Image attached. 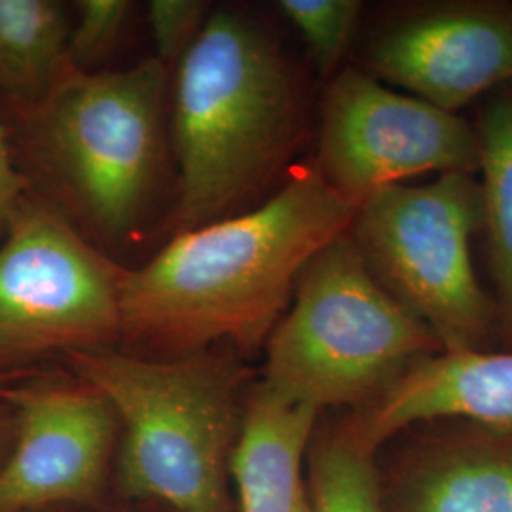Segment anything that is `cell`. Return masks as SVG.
<instances>
[{
	"label": "cell",
	"mask_w": 512,
	"mask_h": 512,
	"mask_svg": "<svg viewBox=\"0 0 512 512\" xmlns=\"http://www.w3.org/2000/svg\"><path fill=\"white\" fill-rule=\"evenodd\" d=\"M357 207L317 167L296 169L272 198L169 239L122 279L120 349L179 357L264 349L311 258L348 234Z\"/></svg>",
	"instance_id": "obj_1"
},
{
	"label": "cell",
	"mask_w": 512,
	"mask_h": 512,
	"mask_svg": "<svg viewBox=\"0 0 512 512\" xmlns=\"http://www.w3.org/2000/svg\"><path fill=\"white\" fill-rule=\"evenodd\" d=\"M61 366L97 389L120 420L114 501L238 512L232 461L256 376L236 349L179 357L97 349Z\"/></svg>",
	"instance_id": "obj_2"
},
{
	"label": "cell",
	"mask_w": 512,
	"mask_h": 512,
	"mask_svg": "<svg viewBox=\"0 0 512 512\" xmlns=\"http://www.w3.org/2000/svg\"><path fill=\"white\" fill-rule=\"evenodd\" d=\"M296 90L283 55L238 12L211 14L177 65L173 236L247 211L296 133Z\"/></svg>",
	"instance_id": "obj_3"
},
{
	"label": "cell",
	"mask_w": 512,
	"mask_h": 512,
	"mask_svg": "<svg viewBox=\"0 0 512 512\" xmlns=\"http://www.w3.org/2000/svg\"><path fill=\"white\" fill-rule=\"evenodd\" d=\"M167 82L169 67L156 57L122 71L69 69L23 116L31 162L110 245L139 232L160 181Z\"/></svg>",
	"instance_id": "obj_4"
},
{
	"label": "cell",
	"mask_w": 512,
	"mask_h": 512,
	"mask_svg": "<svg viewBox=\"0 0 512 512\" xmlns=\"http://www.w3.org/2000/svg\"><path fill=\"white\" fill-rule=\"evenodd\" d=\"M435 334L385 291L344 234L313 256L272 330L260 380L321 414L359 410L423 357Z\"/></svg>",
	"instance_id": "obj_5"
},
{
	"label": "cell",
	"mask_w": 512,
	"mask_h": 512,
	"mask_svg": "<svg viewBox=\"0 0 512 512\" xmlns=\"http://www.w3.org/2000/svg\"><path fill=\"white\" fill-rule=\"evenodd\" d=\"M124 274L63 209L27 192L0 239V376L120 348Z\"/></svg>",
	"instance_id": "obj_6"
},
{
	"label": "cell",
	"mask_w": 512,
	"mask_h": 512,
	"mask_svg": "<svg viewBox=\"0 0 512 512\" xmlns=\"http://www.w3.org/2000/svg\"><path fill=\"white\" fill-rule=\"evenodd\" d=\"M484 220L469 173L387 186L357 207L349 236L387 293L435 334L442 351L484 349L495 323L471 260Z\"/></svg>",
	"instance_id": "obj_7"
},
{
	"label": "cell",
	"mask_w": 512,
	"mask_h": 512,
	"mask_svg": "<svg viewBox=\"0 0 512 512\" xmlns=\"http://www.w3.org/2000/svg\"><path fill=\"white\" fill-rule=\"evenodd\" d=\"M315 167L359 207L374 192L421 173L475 175L480 139L458 114L346 69L332 80L323 103Z\"/></svg>",
	"instance_id": "obj_8"
},
{
	"label": "cell",
	"mask_w": 512,
	"mask_h": 512,
	"mask_svg": "<svg viewBox=\"0 0 512 512\" xmlns=\"http://www.w3.org/2000/svg\"><path fill=\"white\" fill-rule=\"evenodd\" d=\"M6 401L18 427L0 467V512L107 511L120 444L109 401L63 366L21 378Z\"/></svg>",
	"instance_id": "obj_9"
},
{
	"label": "cell",
	"mask_w": 512,
	"mask_h": 512,
	"mask_svg": "<svg viewBox=\"0 0 512 512\" xmlns=\"http://www.w3.org/2000/svg\"><path fill=\"white\" fill-rule=\"evenodd\" d=\"M387 82L448 112L512 80V6L461 4L408 16L370 44Z\"/></svg>",
	"instance_id": "obj_10"
},
{
	"label": "cell",
	"mask_w": 512,
	"mask_h": 512,
	"mask_svg": "<svg viewBox=\"0 0 512 512\" xmlns=\"http://www.w3.org/2000/svg\"><path fill=\"white\" fill-rule=\"evenodd\" d=\"M384 512H512V429L437 421L378 463Z\"/></svg>",
	"instance_id": "obj_11"
},
{
	"label": "cell",
	"mask_w": 512,
	"mask_h": 512,
	"mask_svg": "<svg viewBox=\"0 0 512 512\" xmlns=\"http://www.w3.org/2000/svg\"><path fill=\"white\" fill-rule=\"evenodd\" d=\"M342 421L374 456L421 423L469 421L512 429V351L461 349L423 357Z\"/></svg>",
	"instance_id": "obj_12"
},
{
	"label": "cell",
	"mask_w": 512,
	"mask_h": 512,
	"mask_svg": "<svg viewBox=\"0 0 512 512\" xmlns=\"http://www.w3.org/2000/svg\"><path fill=\"white\" fill-rule=\"evenodd\" d=\"M321 416L256 378L232 461L236 511L311 512L306 454Z\"/></svg>",
	"instance_id": "obj_13"
},
{
	"label": "cell",
	"mask_w": 512,
	"mask_h": 512,
	"mask_svg": "<svg viewBox=\"0 0 512 512\" xmlns=\"http://www.w3.org/2000/svg\"><path fill=\"white\" fill-rule=\"evenodd\" d=\"M71 27L54 0H0V95L21 118L71 69Z\"/></svg>",
	"instance_id": "obj_14"
},
{
	"label": "cell",
	"mask_w": 512,
	"mask_h": 512,
	"mask_svg": "<svg viewBox=\"0 0 512 512\" xmlns=\"http://www.w3.org/2000/svg\"><path fill=\"white\" fill-rule=\"evenodd\" d=\"M306 482L311 512H384L376 456L349 435L342 418L317 423Z\"/></svg>",
	"instance_id": "obj_15"
},
{
	"label": "cell",
	"mask_w": 512,
	"mask_h": 512,
	"mask_svg": "<svg viewBox=\"0 0 512 512\" xmlns=\"http://www.w3.org/2000/svg\"><path fill=\"white\" fill-rule=\"evenodd\" d=\"M482 215L501 313L512 330V97L492 101L480 118Z\"/></svg>",
	"instance_id": "obj_16"
},
{
	"label": "cell",
	"mask_w": 512,
	"mask_h": 512,
	"mask_svg": "<svg viewBox=\"0 0 512 512\" xmlns=\"http://www.w3.org/2000/svg\"><path fill=\"white\" fill-rule=\"evenodd\" d=\"M279 12L304 38L319 71L329 74L340 63L355 33L361 2L357 0H281Z\"/></svg>",
	"instance_id": "obj_17"
},
{
	"label": "cell",
	"mask_w": 512,
	"mask_h": 512,
	"mask_svg": "<svg viewBox=\"0 0 512 512\" xmlns=\"http://www.w3.org/2000/svg\"><path fill=\"white\" fill-rule=\"evenodd\" d=\"M131 14L126 0H80L69 37V67L90 71L114 48Z\"/></svg>",
	"instance_id": "obj_18"
},
{
	"label": "cell",
	"mask_w": 512,
	"mask_h": 512,
	"mask_svg": "<svg viewBox=\"0 0 512 512\" xmlns=\"http://www.w3.org/2000/svg\"><path fill=\"white\" fill-rule=\"evenodd\" d=\"M209 19L202 0H152L148 21L156 44V59L171 67L179 63Z\"/></svg>",
	"instance_id": "obj_19"
},
{
	"label": "cell",
	"mask_w": 512,
	"mask_h": 512,
	"mask_svg": "<svg viewBox=\"0 0 512 512\" xmlns=\"http://www.w3.org/2000/svg\"><path fill=\"white\" fill-rule=\"evenodd\" d=\"M25 194H27V183L14 165L4 126L0 120V239L4 238L8 222Z\"/></svg>",
	"instance_id": "obj_20"
},
{
	"label": "cell",
	"mask_w": 512,
	"mask_h": 512,
	"mask_svg": "<svg viewBox=\"0 0 512 512\" xmlns=\"http://www.w3.org/2000/svg\"><path fill=\"white\" fill-rule=\"evenodd\" d=\"M16 412L8 401L0 403V467L10 456L16 442Z\"/></svg>",
	"instance_id": "obj_21"
},
{
	"label": "cell",
	"mask_w": 512,
	"mask_h": 512,
	"mask_svg": "<svg viewBox=\"0 0 512 512\" xmlns=\"http://www.w3.org/2000/svg\"><path fill=\"white\" fill-rule=\"evenodd\" d=\"M105 512H181L158 501H114Z\"/></svg>",
	"instance_id": "obj_22"
},
{
	"label": "cell",
	"mask_w": 512,
	"mask_h": 512,
	"mask_svg": "<svg viewBox=\"0 0 512 512\" xmlns=\"http://www.w3.org/2000/svg\"><path fill=\"white\" fill-rule=\"evenodd\" d=\"M25 378V376H23ZM21 380V378H10V376H0V403L2 401H6V397H8V393L12 391V387L16 385V382Z\"/></svg>",
	"instance_id": "obj_23"
},
{
	"label": "cell",
	"mask_w": 512,
	"mask_h": 512,
	"mask_svg": "<svg viewBox=\"0 0 512 512\" xmlns=\"http://www.w3.org/2000/svg\"><path fill=\"white\" fill-rule=\"evenodd\" d=\"M40 512H93L86 511V509H76V507H55V509H48V511Z\"/></svg>",
	"instance_id": "obj_24"
}]
</instances>
